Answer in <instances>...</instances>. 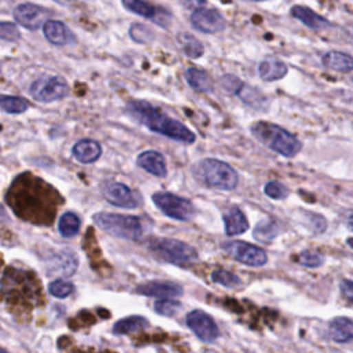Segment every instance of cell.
Returning a JSON list of instances; mask_svg holds the SVG:
<instances>
[{
    "mask_svg": "<svg viewBox=\"0 0 353 353\" xmlns=\"http://www.w3.org/2000/svg\"><path fill=\"white\" fill-rule=\"evenodd\" d=\"M126 109L130 118L145 126L152 133L184 144H193L196 141V136L184 123L169 118L151 103L142 100H131L127 103Z\"/></svg>",
    "mask_w": 353,
    "mask_h": 353,
    "instance_id": "obj_1",
    "label": "cell"
},
{
    "mask_svg": "<svg viewBox=\"0 0 353 353\" xmlns=\"http://www.w3.org/2000/svg\"><path fill=\"white\" fill-rule=\"evenodd\" d=\"M305 217L306 220L309 221V225L310 228L317 232V233H321L327 229V221L323 215L320 214H314V213H305Z\"/></svg>",
    "mask_w": 353,
    "mask_h": 353,
    "instance_id": "obj_39",
    "label": "cell"
},
{
    "mask_svg": "<svg viewBox=\"0 0 353 353\" xmlns=\"http://www.w3.org/2000/svg\"><path fill=\"white\" fill-rule=\"evenodd\" d=\"M129 34H130V38H131L136 43H141V45H145V43H148V42H151L152 39H155L153 31L149 30L147 25L138 24V23L131 24Z\"/></svg>",
    "mask_w": 353,
    "mask_h": 353,
    "instance_id": "obj_31",
    "label": "cell"
},
{
    "mask_svg": "<svg viewBox=\"0 0 353 353\" xmlns=\"http://www.w3.org/2000/svg\"><path fill=\"white\" fill-rule=\"evenodd\" d=\"M122 5L126 10L133 14L141 16L147 20H151L153 24L167 30L171 23V13L163 8H156L145 0H122Z\"/></svg>",
    "mask_w": 353,
    "mask_h": 353,
    "instance_id": "obj_10",
    "label": "cell"
},
{
    "mask_svg": "<svg viewBox=\"0 0 353 353\" xmlns=\"http://www.w3.org/2000/svg\"><path fill=\"white\" fill-rule=\"evenodd\" d=\"M341 291L345 295V298L353 303V280L349 279H342L341 280Z\"/></svg>",
    "mask_w": 353,
    "mask_h": 353,
    "instance_id": "obj_40",
    "label": "cell"
},
{
    "mask_svg": "<svg viewBox=\"0 0 353 353\" xmlns=\"http://www.w3.org/2000/svg\"><path fill=\"white\" fill-rule=\"evenodd\" d=\"M0 353H9V352H6L5 349H2V347H0Z\"/></svg>",
    "mask_w": 353,
    "mask_h": 353,
    "instance_id": "obj_47",
    "label": "cell"
},
{
    "mask_svg": "<svg viewBox=\"0 0 353 353\" xmlns=\"http://www.w3.org/2000/svg\"><path fill=\"white\" fill-rule=\"evenodd\" d=\"M352 82H353V78H352Z\"/></svg>",
    "mask_w": 353,
    "mask_h": 353,
    "instance_id": "obj_49",
    "label": "cell"
},
{
    "mask_svg": "<svg viewBox=\"0 0 353 353\" xmlns=\"http://www.w3.org/2000/svg\"><path fill=\"white\" fill-rule=\"evenodd\" d=\"M2 68H3V64H2V63H0V72H2Z\"/></svg>",
    "mask_w": 353,
    "mask_h": 353,
    "instance_id": "obj_48",
    "label": "cell"
},
{
    "mask_svg": "<svg viewBox=\"0 0 353 353\" xmlns=\"http://www.w3.org/2000/svg\"><path fill=\"white\" fill-rule=\"evenodd\" d=\"M291 16L298 20L299 23H302L305 27H308L309 30H313V31H323V30H327L328 27H331V23L324 19L323 16L314 13L313 10L305 8V6H301V5H295L291 8L290 10Z\"/></svg>",
    "mask_w": 353,
    "mask_h": 353,
    "instance_id": "obj_17",
    "label": "cell"
},
{
    "mask_svg": "<svg viewBox=\"0 0 353 353\" xmlns=\"http://www.w3.org/2000/svg\"><path fill=\"white\" fill-rule=\"evenodd\" d=\"M137 166L147 173L164 178L167 175V164L164 156L158 151H144L137 156Z\"/></svg>",
    "mask_w": 353,
    "mask_h": 353,
    "instance_id": "obj_15",
    "label": "cell"
},
{
    "mask_svg": "<svg viewBox=\"0 0 353 353\" xmlns=\"http://www.w3.org/2000/svg\"><path fill=\"white\" fill-rule=\"evenodd\" d=\"M347 244L353 248V237H350V239H347Z\"/></svg>",
    "mask_w": 353,
    "mask_h": 353,
    "instance_id": "obj_45",
    "label": "cell"
},
{
    "mask_svg": "<svg viewBox=\"0 0 353 353\" xmlns=\"http://www.w3.org/2000/svg\"><path fill=\"white\" fill-rule=\"evenodd\" d=\"M0 109L9 115H21L30 109V103L16 96H0Z\"/></svg>",
    "mask_w": 353,
    "mask_h": 353,
    "instance_id": "obj_28",
    "label": "cell"
},
{
    "mask_svg": "<svg viewBox=\"0 0 353 353\" xmlns=\"http://www.w3.org/2000/svg\"><path fill=\"white\" fill-rule=\"evenodd\" d=\"M222 250L229 254L233 259L237 262H242L247 266H264L268 262L266 253L254 244L240 242V240H232L222 244Z\"/></svg>",
    "mask_w": 353,
    "mask_h": 353,
    "instance_id": "obj_8",
    "label": "cell"
},
{
    "mask_svg": "<svg viewBox=\"0 0 353 353\" xmlns=\"http://www.w3.org/2000/svg\"><path fill=\"white\" fill-rule=\"evenodd\" d=\"M346 225H347L349 231L353 232V211L349 213V215H347V218H346Z\"/></svg>",
    "mask_w": 353,
    "mask_h": 353,
    "instance_id": "obj_44",
    "label": "cell"
},
{
    "mask_svg": "<svg viewBox=\"0 0 353 353\" xmlns=\"http://www.w3.org/2000/svg\"><path fill=\"white\" fill-rule=\"evenodd\" d=\"M324 255L317 253V251H312V250H306V251H302L299 255H298V262L302 265V266H306V268H319L324 264Z\"/></svg>",
    "mask_w": 353,
    "mask_h": 353,
    "instance_id": "obj_34",
    "label": "cell"
},
{
    "mask_svg": "<svg viewBox=\"0 0 353 353\" xmlns=\"http://www.w3.org/2000/svg\"><path fill=\"white\" fill-rule=\"evenodd\" d=\"M250 131L262 145L286 159L295 158L302 149L298 137L275 123L259 120L251 125Z\"/></svg>",
    "mask_w": 353,
    "mask_h": 353,
    "instance_id": "obj_2",
    "label": "cell"
},
{
    "mask_svg": "<svg viewBox=\"0 0 353 353\" xmlns=\"http://www.w3.org/2000/svg\"><path fill=\"white\" fill-rule=\"evenodd\" d=\"M149 327V321L144 316H129L114 325V334L116 335H126V334H133L141 330H145Z\"/></svg>",
    "mask_w": 353,
    "mask_h": 353,
    "instance_id": "obj_26",
    "label": "cell"
},
{
    "mask_svg": "<svg viewBox=\"0 0 353 353\" xmlns=\"http://www.w3.org/2000/svg\"><path fill=\"white\" fill-rule=\"evenodd\" d=\"M192 174L202 185L217 191H233L239 184L237 171L218 159H203L192 167Z\"/></svg>",
    "mask_w": 353,
    "mask_h": 353,
    "instance_id": "obj_3",
    "label": "cell"
},
{
    "mask_svg": "<svg viewBox=\"0 0 353 353\" xmlns=\"http://www.w3.org/2000/svg\"><path fill=\"white\" fill-rule=\"evenodd\" d=\"M236 96L244 105L251 107L257 111H265L269 104V100L265 97V94L261 90H258L257 87H253L247 83H244L242 86V89L239 90V93Z\"/></svg>",
    "mask_w": 353,
    "mask_h": 353,
    "instance_id": "obj_24",
    "label": "cell"
},
{
    "mask_svg": "<svg viewBox=\"0 0 353 353\" xmlns=\"http://www.w3.org/2000/svg\"><path fill=\"white\" fill-rule=\"evenodd\" d=\"M288 72V67L276 57H266L258 65V75L262 82H276L283 79Z\"/></svg>",
    "mask_w": 353,
    "mask_h": 353,
    "instance_id": "obj_19",
    "label": "cell"
},
{
    "mask_svg": "<svg viewBox=\"0 0 353 353\" xmlns=\"http://www.w3.org/2000/svg\"><path fill=\"white\" fill-rule=\"evenodd\" d=\"M178 43L184 52V54L189 58H199L204 54V47L199 39L193 35L182 32L178 35Z\"/></svg>",
    "mask_w": 353,
    "mask_h": 353,
    "instance_id": "obj_27",
    "label": "cell"
},
{
    "mask_svg": "<svg viewBox=\"0 0 353 353\" xmlns=\"http://www.w3.org/2000/svg\"><path fill=\"white\" fill-rule=\"evenodd\" d=\"M279 235V226L273 220H262L254 228V237L258 242H272Z\"/></svg>",
    "mask_w": 353,
    "mask_h": 353,
    "instance_id": "obj_30",
    "label": "cell"
},
{
    "mask_svg": "<svg viewBox=\"0 0 353 353\" xmlns=\"http://www.w3.org/2000/svg\"><path fill=\"white\" fill-rule=\"evenodd\" d=\"M138 294L147 297H155L160 299H173L184 294L181 286L170 281H148L137 287L136 290Z\"/></svg>",
    "mask_w": 353,
    "mask_h": 353,
    "instance_id": "obj_14",
    "label": "cell"
},
{
    "mask_svg": "<svg viewBox=\"0 0 353 353\" xmlns=\"http://www.w3.org/2000/svg\"><path fill=\"white\" fill-rule=\"evenodd\" d=\"M264 193L273 200H283L288 196V189L279 181H269L264 186Z\"/></svg>",
    "mask_w": 353,
    "mask_h": 353,
    "instance_id": "obj_35",
    "label": "cell"
},
{
    "mask_svg": "<svg viewBox=\"0 0 353 353\" xmlns=\"http://www.w3.org/2000/svg\"><path fill=\"white\" fill-rule=\"evenodd\" d=\"M43 34L45 38L54 46H68L72 45L75 36L74 34L69 31V28L57 20H49L45 27H43Z\"/></svg>",
    "mask_w": 353,
    "mask_h": 353,
    "instance_id": "obj_16",
    "label": "cell"
},
{
    "mask_svg": "<svg viewBox=\"0 0 353 353\" xmlns=\"http://www.w3.org/2000/svg\"><path fill=\"white\" fill-rule=\"evenodd\" d=\"M101 155H103V148L100 142H97L96 140L85 138L78 141L72 147V156L83 164H92L97 162L101 158Z\"/></svg>",
    "mask_w": 353,
    "mask_h": 353,
    "instance_id": "obj_18",
    "label": "cell"
},
{
    "mask_svg": "<svg viewBox=\"0 0 353 353\" xmlns=\"http://www.w3.org/2000/svg\"><path fill=\"white\" fill-rule=\"evenodd\" d=\"M185 79L189 85V87L192 90H195L196 93H202V94H208L214 92V82L211 79V76L200 69V68H188L185 72Z\"/></svg>",
    "mask_w": 353,
    "mask_h": 353,
    "instance_id": "obj_22",
    "label": "cell"
},
{
    "mask_svg": "<svg viewBox=\"0 0 353 353\" xmlns=\"http://www.w3.org/2000/svg\"><path fill=\"white\" fill-rule=\"evenodd\" d=\"M180 2L188 9H196L197 10V9H202L207 3V0H180Z\"/></svg>",
    "mask_w": 353,
    "mask_h": 353,
    "instance_id": "obj_41",
    "label": "cell"
},
{
    "mask_svg": "<svg viewBox=\"0 0 353 353\" xmlns=\"http://www.w3.org/2000/svg\"><path fill=\"white\" fill-rule=\"evenodd\" d=\"M244 85V82H242L237 76L235 75H224L221 78V86L222 89L229 93V94H233L236 96L239 93V90L242 89V86Z\"/></svg>",
    "mask_w": 353,
    "mask_h": 353,
    "instance_id": "obj_38",
    "label": "cell"
},
{
    "mask_svg": "<svg viewBox=\"0 0 353 353\" xmlns=\"http://www.w3.org/2000/svg\"><path fill=\"white\" fill-rule=\"evenodd\" d=\"M13 14L19 25L30 31H38L45 27L52 13L49 9L35 3H21L14 9Z\"/></svg>",
    "mask_w": 353,
    "mask_h": 353,
    "instance_id": "obj_11",
    "label": "cell"
},
{
    "mask_svg": "<svg viewBox=\"0 0 353 353\" xmlns=\"http://www.w3.org/2000/svg\"><path fill=\"white\" fill-rule=\"evenodd\" d=\"M78 264H79V261H78L75 253L63 251V253L57 254L54 257V259L52 261V269L57 273L71 276L76 272Z\"/></svg>",
    "mask_w": 353,
    "mask_h": 353,
    "instance_id": "obj_25",
    "label": "cell"
},
{
    "mask_svg": "<svg viewBox=\"0 0 353 353\" xmlns=\"http://www.w3.org/2000/svg\"><path fill=\"white\" fill-rule=\"evenodd\" d=\"M103 195L108 203L122 208H137L141 203L140 195L130 186L116 181H107L101 186Z\"/></svg>",
    "mask_w": 353,
    "mask_h": 353,
    "instance_id": "obj_9",
    "label": "cell"
},
{
    "mask_svg": "<svg viewBox=\"0 0 353 353\" xmlns=\"http://www.w3.org/2000/svg\"><path fill=\"white\" fill-rule=\"evenodd\" d=\"M31 97L42 104L61 101L69 94V85L61 76H43L30 86Z\"/></svg>",
    "mask_w": 353,
    "mask_h": 353,
    "instance_id": "obj_6",
    "label": "cell"
},
{
    "mask_svg": "<svg viewBox=\"0 0 353 353\" xmlns=\"http://www.w3.org/2000/svg\"><path fill=\"white\" fill-rule=\"evenodd\" d=\"M330 338L336 343H349L353 341V319L339 316L328 324Z\"/></svg>",
    "mask_w": 353,
    "mask_h": 353,
    "instance_id": "obj_20",
    "label": "cell"
},
{
    "mask_svg": "<svg viewBox=\"0 0 353 353\" xmlns=\"http://www.w3.org/2000/svg\"><path fill=\"white\" fill-rule=\"evenodd\" d=\"M248 2H264V0H248Z\"/></svg>",
    "mask_w": 353,
    "mask_h": 353,
    "instance_id": "obj_46",
    "label": "cell"
},
{
    "mask_svg": "<svg viewBox=\"0 0 353 353\" xmlns=\"http://www.w3.org/2000/svg\"><path fill=\"white\" fill-rule=\"evenodd\" d=\"M151 251L159 257L162 261L178 265V266H188L197 261L199 254L196 248L192 246L169 237H160L155 239L149 244Z\"/></svg>",
    "mask_w": 353,
    "mask_h": 353,
    "instance_id": "obj_5",
    "label": "cell"
},
{
    "mask_svg": "<svg viewBox=\"0 0 353 353\" xmlns=\"http://www.w3.org/2000/svg\"><path fill=\"white\" fill-rule=\"evenodd\" d=\"M156 207L167 217L177 221H189L195 215V206L191 200L170 192H156L152 196Z\"/></svg>",
    "mask_w": 353,
    "mask_h": 353,
    "instance_id": "obj_7",
    "label": "cell"
},
{
    "mask_svg": "<svg viewBox=\"0 0 353 353\" xmlns=\"http://www.w3.org/2000/svg\"><path fill=\"white\" fill-rule=\"evenodd\" d=\"M211 280L217 284H221L224 287L232 288V287H237L242 284V280L233 275L232 272H228L225 269H217L211 273Z\"/></svg>",
    "mask_w": 353,
    "mask_h": 353,
    "instance_id": "obj_32",
    "label": "cell"
},
{
    "mask_svg": "<svg viewBox=\"0 0 353 353\" xmlns=\"http://www.w3.org/2000/svg\"><path fill=\"white\" fill-rule=\"evenodd\" d=\"M8 221H9V215L5 210V207L0 204V222H8Z\"/></svg>",
    "mask_w": 353,
    "mask_h": 353,
    "instance_id": "obj_43",
    "label": "cell"
},
{
    "mask_svg": "<svg viewBox=\"0 0 353 353\" xmlns=\"http://www.w3.org/2000/svg\"><path fill=\"white\" fill-rule=\"evenodd\" d=\"M224 225H225V233L228 236L243 235L250 226L246 214L237 206L231 207L224 214Z\"/></svg>",
    "mask_w": 353,
    "mask_h": 353,
    "instance_id": "obj_21",
    "label": "cell"
},
{
    "mask_svg": "<svg viewBox=\"0 0 353 353\" xmlns=\"http://www.w3.org/2000/svg\"><path fill=\"white\" fill-rule=\"evenodd\" d=\"M191 25L202 34H220L226 28L224 16L215 9H197L191 16Z\"/></svg>",
    "mask_w": 353,
    "mask_h": 353,
    "instance_id": "obj_13",
    "label": "cell"
},
{
    "mask_svg": "<svg viewBox=\"0 0 353 353\" xmlns=\"http://www.w3.org/2000/svg\"><path fill=\"white\" fill-rule=\"evenodd\" d=\"M54 2L61 5V6H72V5L83 2V0H54Z\"/></svg>",
    "mask_w": 353,
    "mask_h": 353,
    "instance_id": "obj_42",
    "label": "cell"
},
{
    "mask_svg": "<svg viewBox=\"0 0 353 353\" xmlns=\"http://www.w3.org/2000/svg\"><path fill=\"white\" fill-rule=\"evenodd\" d=\"M49 291L52 295L57 297V298H65L68 295L72 294L74 291V284L67 281V280H63V279H57L54 281L50 283L49 286Z\"/></svg>",
    "mask_w": 353,
    "mask_h": 353,
    "instance_id": "obj_36",
    "label": "cell"
},
{
    "mask_svg": "<svg viewBox=\"0 0 353 353\" xmlns=\"http://www.w3.org/2000/svg\"><path fill=\"white\" fill-rule=\"evenodd\" d=\"M181 309V303L175 299H158L155 302V312L166 316V317H171L175 316Z\"/></svg>",
    "mask_w": 353,
    "mask_h": 353,
    "instance_id": "obj_33",
    "label": "cell"
},
{
    "mask_svg": "<svg viewBox=\"0 0 353 353\" xmlns=\"http://www.w3.org/2000/svg\"><path fill=\"white\" fill-rule=\"evenodd\" d=\"M81 218L72 211H67L58 221V231L63 237H74L81 231Z\"/></svg>",
    "mask_w": 353,
    "mask_h": 353,
    "instance_id": "obj_29",
    "label": "cell"
},
{
    "mask_svg": "<svg viewBox=\"0 0 353 353\" xmlns=\"http://www.w3.org/2000/svg\"><path fill=\"white\" fill-rule=\"evenodd\" d=\"M186 324L203 342L211 343L220 336V330L214 319L203 310L196 309L189 312L186 316Z\"/></svg>",
    "mask_w": 353,
    "mask_h": 353,
    "instance_id": "obj_12",
    "label": "cell"
},
{
    "mask_svg": "<svg viewBox=\"0 0 353 353\" xmlns=\"http://www.w3.org/2000/svg\"><path fill=\"white\" fill-rule=\"evenodd\" d=\"M0 39L6 42H17L21 39V32L16 24L0 21Z\"/></svg>",
    "mask_w": 353,
    "mask_h": 353,
    "instance_id": "obj_37",
    "label": "cell"
},
{
    "mask_svg": "<svg viewBox=\"0 0 353 353\" xmlns=\"http://www.w3.org/2000/svg\"><path fill=\"white\" fill-rule=\"evenodd\" d=\"M323 65L330 71L347 74L353 71V57L342 52H327L321 57Z\"/></svg>",
    "mask_w": 353,
    "mask_h": 353,
    "instance_id": "obj_23",
    "label": "cell"
},
{
    "mask_svg": "<svg viewBox=\"0 0 353 353\" xmlns=\"http://www.w3.org/2000/svg\"><path fill=\"white\" fill-rule=\"evenodd\" d=\"M93 220L100 229L120 239L138 240L145 233V226L142 220L136 215L97 213L94 214Z\"/></svg>",
    "mask_w": 353,
    "mask_h": 353,
    "instance_id": "obj_4",
    "label": "cell"
}]
</instances>
